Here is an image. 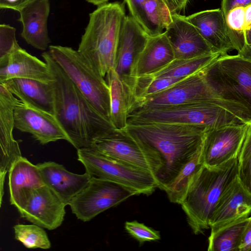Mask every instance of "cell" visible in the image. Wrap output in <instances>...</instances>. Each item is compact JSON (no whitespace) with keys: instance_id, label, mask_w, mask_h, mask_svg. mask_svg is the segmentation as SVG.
<instances>
[{"instance_id":"6da1fadb","label":"cell","mask_w":251,"mask_h":251,"mask_svg":"<svg viewBox=\"0 0 251 251\" xmlns=\"http://www.w3.org/2000/svg\"><path fill=\"white\" fill-rule=\"evenodd\" d=\"M136 138L157 187L165 191L201 150L206 126L155 123L128 125Z\"/></svg>"},{"instance_id":"7a4b0ae2","label":"cell","mask_w":251,"mask_h":251,"mask_svg":"<svg viewBox=\"0 0 251 251\" xmlns=\"http://www.w3.org/2000/svg\"><path fill=\"white\" fill-rule=\"evenodd\" d=\"M54 76L51 82L55 117L76 149L89 147L93 140L114 129L81 93L49 52L42 54Z\"/></svg>"},{"instance_id":"3957f363","label":"cell","mask_w":251,"mask_h":251,"mask_svg":"<svg viewBox=\"0 0 251 251\" xmlns=\"http://www.w3.org/2000/svg\"><path fill=\"white\" fill-rule=\"evenodd\" d=\"M238 165V158L215 167L203 165L191 178L179 204L195 234L210 228L209 221L220 198L237 178Z\"/></svg>"},{"instance_id":"277c9868","label":"cell","mask_w":251,"mask_h":251,"mask_svg":"<svg viewBox=\"0 0 251 251\" xmlns=\"http://www.w3.org/2000/svg\"><path fill=\"white\" fill-rule=\"evenodd\" d=\"M123 4L106 3L89 14L77 51L102 77L114 68L122 25L126 18Z\"/></svg>"},{"instance_id":"5b68a950","label":"cell","mask_w":251,"mask_h":251,"mask_svg":"<svg viewBox=\"0 0 251 251\" xmlns=\"http://www.w3.org/2000/svg\"><path fill=\"white\" fill-rule=\"evenodd\" d=\"M155 123L196 125L209 128L245 123L227 109L207 102L138 109L128 118V125Z\"/></svg>"},{"instance_id":"8992f818","label":"cell","mask_w":251,"mask_h":251,"mask_svg":"<svg viewBox=\"0 0 251 251\" xmlns=\"http://www.w3.org/2000/svg\"><path fill=\"white\" fill-rule=\"evenodd\" d=\"M201 72L214 93L244 108L251 123V60L238 54L220 55Z\"/></svg>"},{"instance_id":"52a82bcc","label":"cell","mask_w":251,"mask_h":251,"mask_svg":"<svg viewBox=\"0 0 251 251\" xmlns=\"http://www.w3.org/2000/svg\"><path fill=\"white\" fill-rule=\"evenodd\" d=\"M49 48L52 58L81 93L99 113L111 122L110 90L107 81L77 50L60 45H51Z\"/></svg>"},{"instance_id":"ba28073f","label":"cell","mask_w":251,"mask_h":251,"mask_svg":"<svg viewBox=\"0 0 251 251\" xmlns=\"http://www.w3.org/2000/svg\"><path fill=\"white\" fill-rule=\"evenodd\" d=\"M201 102L220 105L235 114L244 123L250 124L245 109L238 104L219 98L208 86L201 71L181 79L158 93L135 102L130 113L138 109Z\"/></svg>"},{"instance_id":"9c48e42d","label":"cell","mask_w":251,"mask_h":251,"mask_svg":"<svg viewBox=\"0 0 251 251\" xmlns=\"http://www.w3.org/2000/svg\"><path fill=\"white\" fill-rule=\"evenodd\" d=\"M77 155L91 176L120 184L136 195H150L157 187L150 172L111 160L90 147L77 149Z\"/></svg>"},{"instance_id":"30bf717a","label":"cell","mask_w":251,"mask_h":251,"mask_svg":"<svg viewBox=\"0 0 251 251\" xmlns=\"http://www.w3.org/2000/svg\"><path fill=\"white\" fill-rule=\"evenodd\" d=\"M133 195H136L125 186L92 176L87 186L69 205L78 219L87 222Z\"/></svg>"},{"instance_id":"8fae6325","label":"cell","mask_w":251,"mask_h":251,"mask_svg":"<svg viewBox=\"0 0 251 251\" xmlns=\"http://www.w3.org/2000/svg\"><path fill=\"white\" fill-rule=\"evenodd\" d=\"M249 124H233L207 129L202 147L204 165L215 167L238 158Z\"/></svg>"},{"instance_id":"7c38bea8","label":"cell","mask_w":251,"mask_h":251,"mask_svg":"<svg viewBox=\"0 0 251 251\" xmlns=\"http://www.w3.org/2000/svg\"><path fill=\"white\" fill-rule=\"evenodd\" d=\"M89 147L111 160L151 173L138 141L126 128L97 137Z\"/></svg>"},{"instance_id":"4fadbf2b","label":"cell","mask_w":251,"mask_h":251,"mask_svg":"<svg viewBox=\"0 0 251 251\" xmlns=\"http://www.w3.org/2000/svg\"><path fill=\"white\" fill-rule=\"evenodd\" d=\"M66 206L57 194L44 184L31 192L18 211L21 217L30 222L53 230L62 224Z\"/></svg>"},{"instance_id":"5bb4252c","label":"cell","mask_w":251,"mask_h":251,"mask_svg":"<svg viewBox=\"0 0 251 251\" xmlns=\"http://www.w3.org/2000/svg\"><path fill=\"white\" fill-rule=\"evenodd\" d=\"M149 36L131 16H126L120 35L114 69L131 92L135 80L131 75V68Z\"/></svg>"},{"instance_id":"9a60e30c","label":"cell","mask_w":251,"mask_h":251,"mask_svg":"<svg viewBox=\"0 0 251 251\" xmlns=\"http://www.w3.org/2000/svg\"><path fill=\"white\" fill-rule=\"evenodd\" d=\"M15 128L31 134L42 145L59 140L70 143L68 135L55 117L30 107L20 100L14 111Z\"/></svg>"},{"instance_id":"2e32d148","label":"cell","mask_w":251,"mask_h":251,"mask_svg":"<svg viewBox=\"0 0 251 251\" xmlns=\"http://www.w3.org/2000/svg\"><path fill=\"white\" fill-rule=\"evenodd\" d=\"M20 101L7 87L0 82V185L13 162L22 156L18 143L14 138V111Z\"/></svg>"},{"instance_id":"e0dca14e","label":"cell","mask_w":251,"mask_h":251,"mask_svg":"<svg viewBox=\"0 0 251 251\" xmlns=\"http://www.w3.org/2000/svg\"><path fill=\"white\" fill-rule=\"evenodd\" d=\"M165 32L172 46L175 59H187L217 53L186 17L175 13Z\"/></svg>"},{"instance_id":"ac0fdd59","label":"cell","mask_w":251,"mask_h":251,"mask_svg":"<svg viewBox=\"0 0 251 251\" xmlns=\"http://www.w3.org/2000/svg\"><path fill=\"white\" fill-rule=\"evenodd\" d=\"M45 185L52 189L65 205L88 184L91 176L85 172L76 174L68 171L62 165L53 161L37 164Z\"/></svg>"},{"instance_id":"d6986e66","label":"cell","mask_w":251,"mask_h":251,"mask_svg":"<svg viewBox=\"0 0 251 251\" xmlns=\"http://www.w3.org/2000/svg\"><path fill=\"white\" fill-rule=\"evenodd\" d=\"M27 78L50 83L54 76L49 65L20 47L0 63V81L12 78Z\"/></svg>"},{"instance_id":"ffe728a7","label":"cell","mask_w":251,"mask_h":251,"mask_svg":"<svg viewBox=\"0 0 251 251\" xmlns=\"http://www.w3.org/2000/svg\"><path fill=\"white\" fill-rule=\"evenodd\" d=\"M186 18L215 52L224 55L234 49L221 8L201 11Z\"/></svg>"},{"instance_id":"44dd1931","label":"cell","mask_w":251,"mask_h":251,"mask_svg":"<svg viewBox=\"0 0 251 251\" xmlns=\"http://www.w3.org/2000/svg\"><path fill=\"white\" fill-rule=\"evenodd\" d=\"M50 11L49 0H35L19 11L22 37L28 44L41 50H46L50 42L47 27Z\"/></svg>"},{"instance_id":"7402d4cb","label":"cell","mask_w":251,"mask_h":251,"mask_svg":"<svg viewBox=\"0 0 251 251\" xmlns=\"http://www.w3.org/2000/svg\"><path fill=\"white\" fill-rule=\"evenodd\" d=\"M175 59L172 46L165 33L149 36L142 51L134 61L131 75L135 77L152 75Z\"/></svg>"},{"instance_id":"603a6c76","label":"cell","mask_w":251,"mask_h":251,"mask_svg":"<svg viewBox=\"0 0 251 251\" xmlns=\"http://www.w3.org/2000/svg\"><path fill=\"white\" fill-rule=\"evenodd\" d=\"M251 212V195L237 178L220 198L209 221L210 228H216L249 216Z\"/></svg>"},{"instance_id":"cb8c5ba5","label":"cell","mask_w":251,"mask_h":251,"mask_svg":"<svg viewBox=\"0 0 251 251\" xmlns=\"http://www.w3.org/2000/svg\"><path fill=\"white\" fill-rule=\"evenodd\" d=\"M2 83L25 105L55 116L54 90L51 82L46 83L27 78H12Z\"/></svg>"},{"instance_id":"d4e9b609","label":"cell","mask_w":251,"mask_h":251,"mask_svg":"<svg viewBox=\"0 0 251 251\" xmlns=\"http://www.w3.org/2000/svg\"><path fill=\"white\" fill-rule=\"evenodd\" d=\"M8 173L10 201L19 210L31 192L45 184L37 165L22 156L13 162Z\"/></svg>"},{"instance_id":"484cf974","label":"cell","mask_w":251,"mask_h":251,"mask_svg":"<svg viewBox=\"0 0 251 251\" xmlns=\"http://www.w3.org/2000/svg\"><path fill=\"white\" fill-rule=\"evenodd\" d=\"M106 76L110 90L111 123L115 129H125L133 102L131 91L114 68L109 71Z\"/></svg>"},{"instance_id":"4316f807","label":"cell","mask_w":251,"mask_h":251,"mask_svg":"<svg viewBox=\"0 0 251 251\" xmlns=\"http://www.w3.org/2000/svg\"><path fill=\"white\" fill-rule=\"evenodd\" d=\"M249 216L216 228H211L208 239V251H239V246Z\"/></svg>"},{"instance_id":"83f0119b","label":"cell","mask_w":251,"mask_h":251,"mask_svg":"<svg viewBox=\"0 0 251 251\" xmlns=\"http://www.w3.org/2000/svg\"><path fill=\"white\" fill-rule=\"evenodd\" d=\"M220 55L215 53L191 58L175 59L160 71L150 75L155 77L185 78L201 71Z\"/></svg>"},{"instance_id":"f1b7e54d","label":"cell","mask_w":251,"mask_h":251,"mask_svg":"<svg viewBox=\"0 0 251 251\" xmlns=\"http://www.w3.org/2000/svg\"><path fill=\"white\" fill-rule=\"evenodd\" d=\"M203 165L201 149L185 165L174 181L165 191L171 202L179 203L184 196L191 178Z\"/></svg>"},{"instance_id":"f546056e","label":"cell","mask_w":251,"mask_h":251,"mask_svg":"<svg viewBox=\"0 0 251 251\" xmlns=\"http://www.w3.org/2000/svg\"><path fill=\"white\" fill-rule=\"evenodd\" d=\"M183 78L172 77H155L151 75L135 77L132 89L133 99L132 105L135 102L158 93Z\"/></svg>"},{"instance_id":"4dcf8cb0","label":"cell","mask_w":251,"mask_h":251,"mask_svg":"<svg viewBox=\"0 0 251 251\" xmlns=\"http://www.w3.org/2000/svg\"><path fill=\"white\" fill-rule=\"evenodd\" d=\"M15 238L28 249H48L51 243L43 228L35 224H17L13 226Z\"/></svg>"},{"instance_id":"1f68e13d","label":"cell","mask_w":251,"mask_h":251,"mask_svg":"<svg viewBox=\"0 0 251 251\" xmlns=\"http://www.w3.org/2000/svg\"><path fill=\"white\" fill-rule=\"evenodd\" d=\"M245 7H237L225 16L228 34L234 50L238 52L246 44Z\"/></svg>"},{"instance_id":"d6a6232c","label":"cell","mask_w":251,"mask_h":251,"mask_svg":"<svg viewBox=\"0 0 251 251\" xmlns=\"http://www.w3.org/2000/svg\"><path fill=\"white\" fill-rule=\"evenodd\" d=\"M16 38V29L8 25H0V63L20 47Z\"/></svg>"},{"instance_id":"836d02e7","label":"cell","mask_w":251,"mask_h":251,"mask_svg":"<svg viewBox=\"0 0 251 251\" xmlns=\"http://www.w3.org/2000/svg\"><path fill=\"white\" fill-rule=\"evenodd\" d=\"M125 227L127 232L140 244L146 241H156L160 239V233L136 221L126 222Z\"/></svg>"},{"instance_id":"e575fe53","label":"cell","mask_w":251,"mask_h":251,"mask_svg":"<svg viewBox=\"0 0 251 251\" xmlns=\"http://www.w3.org/2000/svg\"><path fill=\"white\" fill-rule=\"evenodd\" d=\"M237 178L244 189L251 195V154L239 161Z\"/></svg>"},{"instance_id":"d590c367","label":"cell","mask_w":251,"mask_h":251,"mask_svg":"<svg viewBox=\"0 0 251 251\" xmlns=\"http://www.w3.org/2000/svg\"><path fill=\"white\" fill-rule=\"evenodd\" d=\"M250 4L251 0H222L221 9L225 16L230 10L235 7H245Z\"/></svg>"},{"instance_id":"8d00e7d4","label":"cell","mask_w":251,"mask_h":251,"mask_svg":"<svg viewBox=\"0 0 251 251\" xmlns=\"http://www.w3.org/2000/svg\"><path fill=\"white\" fill-rule=\"evenodd\" d=\"M35 0H0L1 9H10L19 11Z\"/></svg>"},{"instance_id":"74e56055","label":"cell","mask_w":251,"mask_h":251,"mask_svg":"<svg viewBox=\"0 0 251 251\" xmlns=\"http://www.w3.org/2000/svg\"><path fill=\"white\" fill-rule=\"evenodd\" d=\"M239 251H251V216L244 231Z\"/></svg>"},{"instance_id":"f35d334b","label":"cell","mask_w":251,"mask_h":251,"mask_svg":"<svg viewBox=\"0 0 251 251\" xmlns=\"http://www.w3.org/2000/svg\"><path fill=\"white\" fill-rule=\"evenodd\" d=\"M131 16L136 20L139 13L146 2L149 0H125Z\"/></svg>"},{"instance_id":"ab89813d","label":"cell","mask_w":251,"mask_h":251,"mask_svg":"<svg viewBox=\"0 0 251 251\" xmlns=\"http://www.w3.org/2000/svg\"><path fill=\"white\" fill-rule=\"evenodd\" d=\"M251 154V123L249 124V127L246 136L238 156L240 161Z\"/></svg>"},{"instance_id":"60d3db41","label":"cell","mask_w":251,"mask_h":251,"mask_svg":"<svg viewBox=\"0 0 251 251\" xmlns=\"http://www.w3.org/2000/svg\"><path fill=\"white\" fill-rule=\"evenodd\" d=\"M172 14H180L185 8L189 0H163Z\"/></svg>"},{"instance_id":"b9f144b4","label":"cell","mask_w":251,"mask_h":251,"mask_svg":"<svg viewBox=\"0 0 251 251\" xmlns=\"http://www.w3.org/2000/svg\"><path fill=\"white\" fill-rule=\"evenodd\" d=\"M245 30L251 27V4L245 7Z\"/></svg>"},{"instance_id":"7bdbcfd3","label":"cell","mask_w":251,"mask_h":251,"mask_svg":"<svg viewBox=\"0 0 251 251\" xmlns=\"http://www.w3.org/2000/svg\"><path fill=\"white\" fill-rule=\"evenodd\" d=\"M237 54L251 60V45L246 44L242 50L238 52Z\"/></svg>"},{"instance_id":"ee69618b","label":"cell","mask_w":251,"mask_h":251,"mask_svg":"<svg viewBox=\"0 0 251 251\" xmlns=\"http://www.w3.org/2000/svg\"><path fill=\"white\" fill-rule=\"evenodd\" d=\"M89 3H91L94 5L100 6V5L105 4L107 3V2L109 0H86Z\"/></svg>"},{"instance_id":"f6af8a7d","label":"cell","mask_w":251,"mask_h":251,"mask_svg":"<svg viewBox=\"0 0 251 251\" xmlns=\"http://www.w3.org/2000/svg\"><path fill=\"white\" fill-rule=\"evenodd\" d=\"M246 44L251 45V27L246 31Z\"/></svg>"}]
</instances>
